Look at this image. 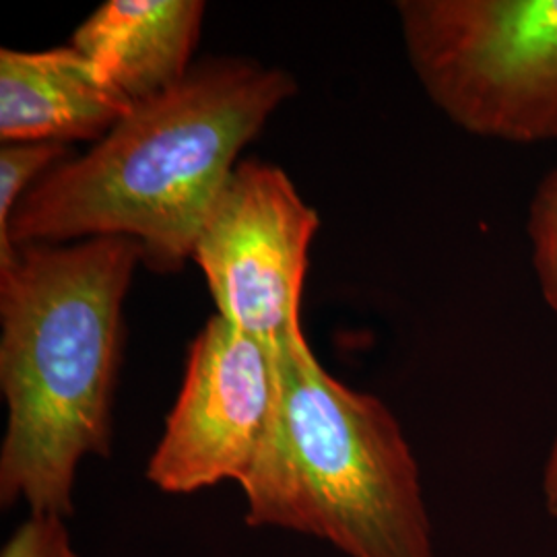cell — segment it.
<instances>
[{"label": "cell", "instance_id": "6", "mask_svg": "<svg viewBox=\"0 0 557 557\" xmlns=\"http://www.w3.org/2000/svg\"><path fill=\"white\" fill-rule=\"evenodd\" d=\"M277 398L275 351L215 317L195 338L176 405L147 479L165 494H195L248 479Z\"/></svg>", "mask_w": 557, "mask_h": 557}, {"label": "cell", "instance_id": "1", "mask_svg": "<svg viewBox=\"0 0 557 557\" xmlns=\"http://www.w3.org/2000/svg\"><path fill=\"white\" fill-rule=\"evenodd\" d=\"M294 91L287 73L250 60L193 66L174 89L137 103L83 158L62 161L25 193L0 236V269L21 246L124 236L139 242L153 271H178L193 259L242 147Z\"/></svg>", "mask_w": 557, "mask_h": 557}, {"label": "cell", "instance_id": "3", "mask_svg": "<svg viewBox=\"0 0 557 557\" xmlns=\"http://www.w3.org/2000/svg\"><path fill=\"white\" fill-rule=\"evenodd\" d=\"M273 351L275 409L242 483L248 524L324 539L349 557H432L418 462L391 409L333 379L304 333Z\"/></svg>", "mask_w": 557, "mask_h": 557}, {"label": "cell", "instance_id": "10", "mask_svg": "<svg viewBox=\"0 0 557 557\" xmlns=\"http://www.w3.org/2000/svg\"><path fill=\"white\" fill-rule=\"evenodd\" d=\"M60 143H4L0 151V236L25 193L64 161Z\"/></svg>", "mask_w": 557, "mask_h": 557}, {"label": "cell", "instance_id": "8", "mask_svg": "<svg viewBox=\"0 0 557 557\" xmlns=\"http://www.w3.org/2000/svg\"><path fill=\"white\" fill-rule=\"evenodd\" d=\"M202 17L200 0H108L75 32L73 48L137 106L186 79Z\"/></svg>", "mask_w": 557, "mask_h": 557}, {"label": "cell", "instance_id": "4", "mask_svg": "<svg viewBox=\"0 0 557 557\" xmlns=\"http://www.w3.org/2000/svg\"><path fill=\"white\" fill-rule=\"evenodd\" d=\"M397 13L423 91L455 126L557 140V0H405Z\"/></svg>", "mask_w": 557, "mask_h": 557}, {"label": "cell", "instance_id": "11", "mask_svg": "<svg viewBox=\"0 0 557 557\" xmlns=\"http://www.w3.org/2000/svg\"><path fill=\"white\" fill-rule=\"evenodd\" d=\"M0 557H77L62 518L32 515L9 539Z\"/></svg>", "mask_w": 557, "mask_h": 557}, {"label": "cell", "instance_id": "9", "mask_svg": "<svg viewBox=\"0 0 557 557\" xmlns=\"http://www.w3.org/2000/svg\"><path fill=\"white\" fill-rule=\"evenodd\" d=\"M527 236L539 292L557 314V165L539 182L529 205ZM543 496L552 517L557 518V430L543 475Z\"/></svg>", "mask_w": 557, "mask_h": 557}, {"label": "cell", "instance_id": "5", "mask_svg": "<svg viewBox=\"0 0 557 557\" xmlns=\"http://www.w3.org/2000/svg\"><path fill=\"white\" fill-rule=\"evenodd\" d=\"M319 225L277 165L238 163L193 250L221 319L271 349L304 333L301 292Z\"/></svg>", "mask_w": 557, "mask_h": 557}, {"label": "cell", "instance_id": "2", "mask_svg": "<svg viewBox=\"0 0 557 557\" xmlns=\"http://www.w3.org/2000/svg\"><path fill=\"white\" fill-rule=\"evenodd\" d=\"M143 259L137 239L101 236L21 246L0 269L4 508L71 517L81 460L110 455L122 299Z\"/></svg>", "mask_w": 557, "mask_h": 557}, {"label": "cell", "instance_id": "7", "mask_svg": "<svg viewBox=\"0 0 557 557\" xmlns=\"http://www.w3.org/2000/svg\"><path fill=\"white\" fill-rule=\"evenodd\" d=\"M135 103L77 48L0 50L2 143L101 140Z\"/></svg>", "mask_w": 557, "mask_h": 557}]
</instances>
